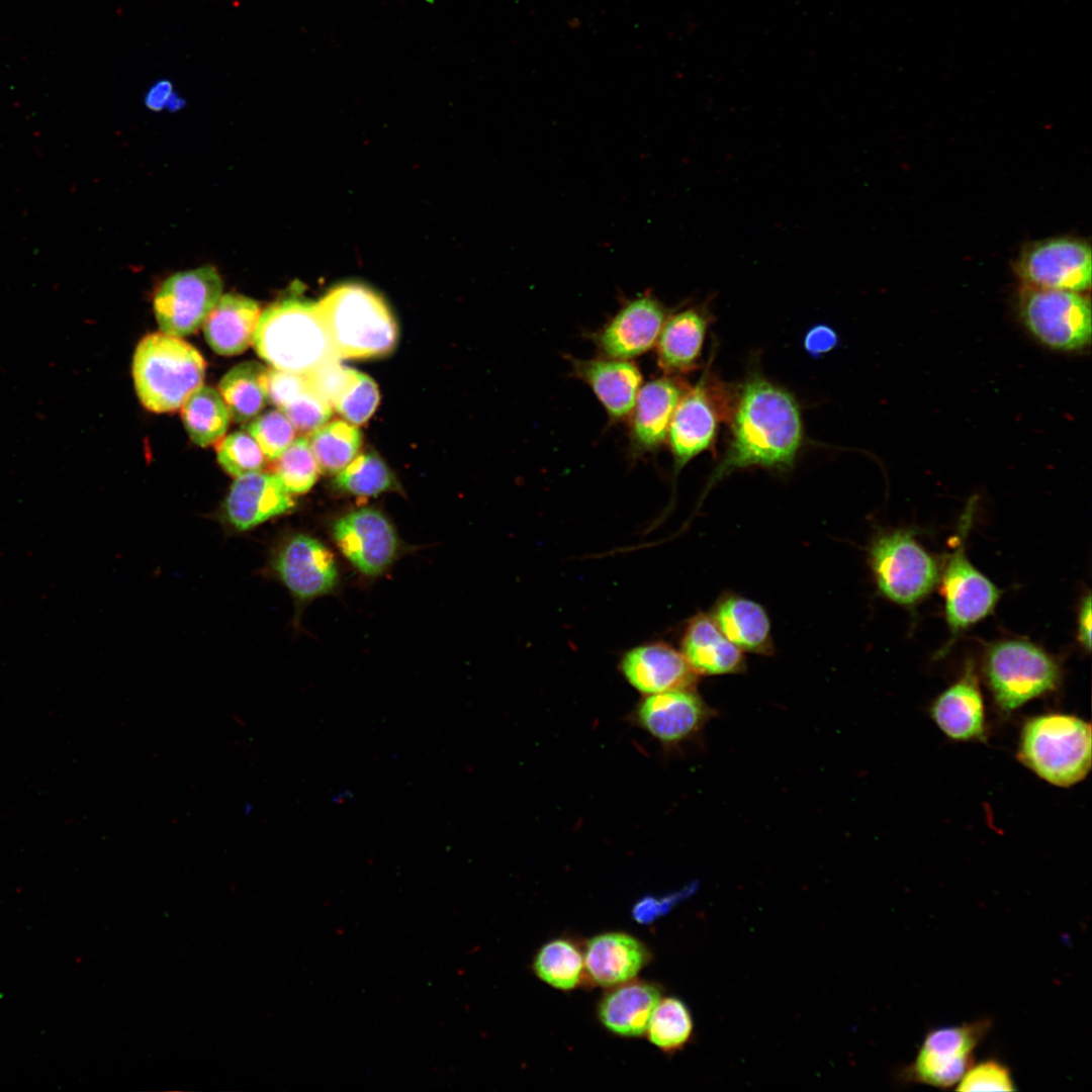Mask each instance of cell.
Masks as SVG:
<instances>
[{"instance_id":"6da1fadb","label":"cell","mask_w":1092,"mask_h":1092,"mask_svg":"<svg viewBox=\"0 0 1092 1092\" xmlns=\"http://www.w3.org/2000/svg\"><path fill=\"white\" fill-rule=\"evenodd\" d=\"M802 440L800 410L792 394L765 379L754 377L741 390L730 445L712 474L709 486L740 468H790Z\"/></svg>"},{"instance_id":"7a4b0ae2","label":"cell","mask_w":1092,"mask_h":1092,"mask_svg":"<svg viewBox=\"0 0 1092 1092\" xmlns=\"http://www.w3.org/2000/svg\"><path fill=\"white\" fill-rule=\"evenodd\" d=\"M254 346L273 368L308 374L338 355L316 303L287 299L272 304L259 318Z\"/></svg>"},{"instance_id":"3957f363","label":"cell","mask_w":1092,"mask_h":1092,"mask_svg":"<svg viewBox=\"0 0 1092 1092\" xmlns=\"http://www.w3.org/2000/svg\"><path fill=\"white\" fill-rule=\"evenodd\" d=\"M316 305L338 357H376L394 348L395 321L383 299L366 286L339 285Z\"/></svg>"},{"instance_id":"277c9868","label":"cell","mask_w":1092,"mask_h":1092,"mask_svg":"<svg viewBox=\"0 0 1092 1092\" xmlns=\"http://www.w3.org/2000/svg\"><path fill=\"white\" fill-rule=\"evenodd\" d=\"M205 361L179 337L164 333L146 336L132 360V376L141 402L151 412H173L203 382Z\"/></svg>"},{"instance_id":"5b68a950","label":"cell","mask_w":1092,"mask_h":1092,"mask_svg":"<svg viewBox=\"0 0 1092 1092\" xmlns=\"http://www.w3.org/2000/svg\"><path fill=\"white\" fill-rule=\"evenodd\" d=\"M1017 757L1045 782L1073 786L1091 768V725L1060 713L1028 719L1020 732Z\"/></svg>"},{"instance_id":"8992f818","label":"cell","mask_w":1092,"mask_h":1092,"mask_svg":"<svg viewBox=\"0 0 1092 1092\" xmlns=\"http://www.w3.org/2000/svg\"><path fill=\"white\" fill-rule=\"evenodd\" d=\"M983 672L997 707L1011 712L1056 690L1062 679L1058 660L1024 639H1004L989 645Z\"/></svg>"},{"instance_id":"52a82bcc","label":"cell","mask_w":1092,"mask_h":1092,"mask_svg":"<svg viewBox=\"0 0 1092 1092\" xmlns=\"http://www.w3.org/2000/svg\"><path fill=\"white\" fill-rule=\"evenodd\" d=\"M869 560L880 593L900 606L917 605L939 582L938 560L915 539L912 530L899 529L878 536L870 548Z\"/></svg>"},{"instance_id":"ba28073f","label":"cell","mask_w":1092,"mask_h":1092,"mask_svg":"<svg viewBox=\"0 0 1092 1092\" xmlns=\"http://www.w3.org/2000/svg\"><path fill=\"white\" fill-rule=\"evenodd\" d=\"M976 496L971 497L961 517L958 543L941 567L939 581L950 639L991 615L1002 590L983 574L968 558L966 540L975 513Z\"/></svg>"},{"instance_id":"9c48e42d","label":"cell","mask_w":1092,"mask_h":1092,"mask_svg":"<svg viewBox=\"0 0 1092 1092\" xmlns=\"http://www.w3.org/2000/svg\"><path fill=\"white\" fill-rule=\"evenodd\" d=\"M1019 314L1030 334L1059 351L1084 348L1091 340V305L1080 292L1023 286Z\"/></svg>"},{"instance_id":"30bf717a","label":"cell","mask_w":1092,"mask_h":1092,"mask_svg":"<svg viewBox=\"0 0 1092 1092\" xmlns=\"http://www.w3.org/2000/svg\"><path fill=\"white\" fill-rule=\"evenodd\" d=\"M992 1026L988 1018L930 1029L902 1073L906 1082L936 1088L958 1084L973 1063V1054Z\"/></svg>"},{"instance_id":"8fae6325","label":"cell","mask_w":1092,"mask_h":1092,"mask_svg":"<svg viewBox=\"0 0 1092 1092\" xmlns=\"http://www.w3.org/2000/svg\"><path fill=\"white\" fill-rule=\"evenodd\" d=\"M1024 286L1081 292L1091 283V249L1074 237L1026 245L1014 264Z\"/></svg>"},{"instance_id":"7c38bea8","label":"cell","mask_w":1092,"mask_h":1092,"mask_svg":"<svg viewBox=\"0 0 1092 1092\" xmlns=\"http://www.w3.org/2000/svg\"><path fill=\"white\" fill-rule=\"evenodd\" d=\"M221 292L222 280L211 266L172 275L154 298L160 330L179 338L192 334L204 324Z\"/></svg>"},{"instance_id":"4fadbf2b","label":"cell","mask_w":1092,"mask_h":1092,"mask_svg":"<svg viewBox=\"0 0 1092 1092\" xmlns=\"http://www.w3.org/2000/svg\"><path fill=\"white\" fill-rule=\"evenodd\" d=\"M271 566L286 588L299 601L331 592L338 581L333 553L317 539L295 534L281 543Z\"/></svg>"},{"instance_id":"5bb4252c","label":"cell","mask_w":1092,"mask_h":1092,"mask_svg":"<svg viewBox=\"0 0 1092 1092\" xmlns=\"http://www.w3.org/2000/svg\"><path fill=\"white\" fill-rule=\"evenodd\" d=\"M333 535L342 553L365 575L382 573L397 552L394 528L381 512L372 508L341 517L334 524Z\"/></svg>"},{"instance_id":"9a60e30c","label":"cell","mask_w":1092,"mask_h":1092,"mask_svg":"<svg viewBox=\"0 0 1092 1092\" xmlns=\"http://www.w3.org/2000/svg\"><path fill=\"white\" fill-rule=\"evenodd\" d=\"M666 315L663 304L644 293L627 300L594 340L604 357L631 360L656 344Z\"/></svg>"},{"instance_id":"2e32d148","label":"cell","mask_w":1092,"mask_h":1092,"mask_svg":"<svg viewBox=\"0 0 1092 1092\" xmlns=\"http://www.w3.org/2000/svg\"><path fill=\"white\" fill-rule=\"evenodd\" d=\"M710 717L711 709L694 689L645 695L631 714L636 726L664 745L687 740Z\"/></svg>"},{"instance_id":"e0dca14e","label":"cell","mask_w":1092,"mask_h":1092,"mask_svg":"<svg viewBox=\"0 0 1092 1092\" xmlns=\"http://www.w3.org/2000/svg\"><path fill=\"white\" fill-rule=\"evenodd\" d=\"M294 503L276 474L252 472L239 476L222 504L221 519L238 532L249 531L283 515Z\"/></svg>"},{"instance_id":"ac0fdd59","label":"cell","mask_w":1092,"mask_h":1092,"mask_svg":"<svg viewBox=\"0 0 1092 1092\" xmlns=\"http://www.w3.org/2000/svg\"><path fill=\"white\" fill-rule=\"evenodd\" d=\"M718 421L717 408L703 376L697 385L684 392L669 423L667 435L676 472L711 446Z\"/></svg>"},{"instance_id":"d6986e66","label":"cell","mask_w":1092,"mask_h":1092,"mask_svg":"<svg viewBox=\"0 0 1092 1092\" xmlns=\"http://www.w3.org/2000/svg\"><path fill=\"white\" fill-rule=\"evenodd\" d=\"M620 667L626 680L643 695L694 689L698 679L682 653L662 642L629 650Z\"/></svg>"},{"instance_id":"ffe728a7","label":"cell","mask_w":1092,"mask_h":1092,"mask_svg":"<svg viewBox=\"0 0 1092 1092\" xmlns=\"http://www.w3.org/2000/svg\"><path fill=\"white\" fill-rule=\"evenodd\" d=\"M573 372L593 390L609 418H629L642 386V374L630 360L602 357L572 360Z\"/></svg>"},{"instance_id":"44dd1931","label":"cell","mask_w":1092,"mask_h":1092,"mask_svg":"<svg viewBox=\"0 0 1092 1092\" xmlns=\"http://www.w3.org/2000/svg\"><path fill=\"white\" fill-rule=\"evenodd\" d=\"M930 715L949 738L982 740L986 736L985 709L978 676L972 661L961 677L932 703Z\"/></svg>"},{"instance_id":"7402d4cb","label":"cell","mask_w":1092,"mask_h":1092,"mask_svg":"<svg viewBox=\"0 0 1092 1092\" xmlns=\"http://www.w3.org/2000/svg\"><path fill=\"white\" fill-rule=\"evenodd\" d=\"M684 392L681 383L669 376L642 384L629 416L630 444L635 453L653 452L662 444Z\"/></svg>"},{"instance_id":"603a6c76","label":"cell","mask_w":1092,"mask_h":1092,"mask_svg":"<svg viewBox=\"0 0 1092 1092\" xmlns=\"http://www.w3.org/2000/svg\"><path fill=\"white\" fill-rule=\"evenodd\" d=\"M649 959L647 947L624 932H605L590 938L583 958L589 977L603 987L633 980Z\"/></svg>"},{"instance_id":"cb8c5ba5","label":"cell","mask_w":1092,"mask_h":1092,"mask_svg":"<svg viewBox=\"0 0 1092 1092\" xmlns=\"http://www.w3.org/2000/svg\"><path fill=\"white\" fill-rule=\"evenodd\" d=\"M261 315L259 304L241 294L221 295L204 322V336L219 355L244 352L252 343Z\"/></svg>"},{"instance_id":"d4e9b609","label":"cell","mask_w":1092,"mask_h":1092,"mask_svg":"<svg viewBox=\"0 0 1092 1092\" xmlns=\"http://www.w3.org/2000/svg\"><path fill=\"white\" fill-rule=\"evenodd\" d=\"M681 653L697 674H728L744 669L742 651L727 639L712 617L704 614L689 623Z\"/></svg>"},{"instance_id":"484cf974","label":"cell","mask_w":1092,"mask_h":1092,"mask_svg":"<svg viewBox=\"0 0 1092 1092\" xmlns=\"http://www.w3.org/2000/svg\"><path fill=\"white\" fill-rule=\"evenodd\" d=\"M660 999V989L654 984L631 980L613 987L602 998L599 1018L615 1034L640 1036Z\"/></svg>"},{"instance_id":"4316f807","label":"cell","mask_w":1092,"mask_h":1092,"mask_svg":"<svg viewBox=\"0 0 1092 1092\" xmlns=\"http://www.w3.org/2000/svg\"><path fill=\"white\" fill-rule=\"evenodd\" d=\"M707 325L706 313L696 307L666 317L656 342L658 365L665 373H682L696 368Z\"/></svg>"},{"instance_id":"83f0119b","label":"cell","mask_w":1092,"mask_h":1092,"mask_svg":"<svg viewBox=\"0 0 1092 1092\" xmlns=\"http://www.w3.org/2000/svg\"><path fill=\"white\" fill-rule=\"evenodd\" d=\"M713 620L722 633L741 651L770 654V623L757 603L738 596H727L717 604Z\"/></svg>"},{"instance_id":"f1b7e54d","label":"cell","mask_w":1092,"mask_h":1092,"mask_svg":"<svg viewBox=\"0 0 1092 1092\" xmlns=\"http://www.w3.org/2000/svg\"><path fill=\"white\" fill-rule=\"evenodd\" d=\"M268 369L255 361L238 364L218 384L230 416L238 423L254 420L267 400Z\"/></svg>"},{"instance_id":"f546056e","label":"cell","mask_w":1092,"mask_h":1092,"mask_svg":"<svg viewBox=\"0 0 1092 1092\" xmlns=\"http://www.w3.org/2000/svg\"><path fill=\"white\" fill-rule=\"evenodd\" d=\"M181 416L189 437L201 447L222 438L231 417L220 393L209 386H200L185 400Z\"/></svg>"},{"instance_id":"4dcf8cb0","label":"cell","mask_w":1092,"mask_h":1092,"mask_svg":"<svg viewBox=\"0 0 1092 1092\" xmlns=\"http://www.w3.org/2000/svg\"><path fill=\"white\" fill-rule=\"evenodd\" d=\"M583 968L584 960L580 950L564 938L548 941L534 959L535 974L543 982L560 990L575 988L581 980Z\"/></svg>"},{"instance_id":"1f68e13d","label":"cell","mask_w":1092,"mask_h":1092,"mask_svg":"<svg viewBox=\"0 0 1092 1092\" xmlns=\"http://www.w3.org/2000/svg\"><path fill=\"white\" fill-rule=\"evenodd\" d=\"M308 443L320 469L337 473L356 457L361 435L354 426L336 421L312 432Z\"/></svg>"},{"instance_id":"d6a6232c","label":"cell","mask_w":1092,"mask_h":1092,"mask_svg":"<svg viewBox=\"0 0 1092 1092\" xmlns=\"http://www.w3.org/2000/svg\"><path fill=\"white\" fill-rule=\"evenodd\" d=\"M693 1031L691 1011L685 1002L675 997L659 1000L646 1029L650 1042L668 1053L682 1049Z\"/></svg>"},{"instance_id":"836d02e7","label":"cell","mask_w":1092,"mask_h":1092,"mask_svg":"<svg viewBox=\"0 0 1092 1092\" xmlns=\"http://www.w3.org/2000/svg\"><path fill=\"white\" fill-rule=\"evenodd\" d=\"M393 483L390 470L374 453L354 458L335 479L340 489L361 496L380 494L390 489Z\"/></svg>"},{"instance_id":"e575fe53","label":"cell","mask_w":1092,"mask_h":1092,"mask_svg":"<svg viewBox=\"0 0 1092 1092\" xmlns=\"http://www.w3.org/2000/svg\"><path fill=\"white\" fill-rule=\"evenodd\" d=\"M320 466L309 443L300 438L293 441L277 458L275 474L290 493H303L317 479Z\"/></svg>"},{"instance_id":"d590c367","label":"cell","mask_w":1092,"mask_h":1092,"mask_svg":"<svg viewBox=\"0 0 1092 1092\" xmlns=\"http://www.w3.org/2000/svg\"><path fill=\"white\" fill-rule=\"evenodd\" d=\"M217 460L232 476L259 472L265 465V454L256 440L244 432L233 433L216 445Z\"/></svg>"},{"instance_id":"8d00e7d4","label":"cell","mask_w":1092,"mask_h":1092,"mask_svg":"<svg viewBox=\"0 0 1092 1092\" xmlns=\"http://www.w3.org/2000/svg\"><path fill=\"white\" fill-rule=\"evenodd\" d=\"M294 427L281 411H269L247 426L248 433L256 440L269 459H277L293 442Z\"/></svg>"},{"instance_id":"74e56055","label":"cell","mask_w":1092,"mask_h":1092,"mask_svg":"<svg viewBox=\"0 0 1092 1092\" xmlns=\"http://www.w3.org/2000/svg\"><path fill=\"white\" fill-rule=\"evenodd\" d=\"M378 402L379 391L376 383L369 376L358 372L353 384L334 407L350 423L361 425L373 415Z\"/></svg>"},{"instance_id":"f35d334b","label":"cell","mask_w":1092,"mask_h":1092,"mask_svg":"<svg viewBox=\"0 0 1092 1092\" xmlns=\"http://www.w3.org/2000/svg\"><path fill=\"white\" fill-rule=\"evenodd\" d=\"M960 1091H1016L1011 1070L996 1059L972 1063L958 1082Z\"/></svg>"},{"instance_id":"ab89813d","label":"cell","mask_w":1092,"mask_h":1092,"mask_svg":"<svg viewBox=\"0 0 1092 1092\" xmlns=\"http://www.w3.org/2000/svg\"><path fill=\"white\" fill-rule=\"evenodd\" d=\"M305 375L310 389L334 406L353 384L358 371L343 366L338 360H333Z\"/></svg>"},{"instance_id":"60d3db41","label":"cell","mask_w":1092,"mask_h":1092,"mask_svg":"<svg viewBox=\"0 0 1092 1092\" xmlns=\"http://www.w3.org/2000/svg\"><path fill=\"white\" fill-rule=\"evenodd\" d=\"M290 421L294 429L302 433H312L320 429L332 416L331 405L308 390L291 400L280 410Z\"/></svg>"},{"instance_id":"b9f144b4","label":"cell","mask_w":1092,"mask_h":1092,"mask_svg":"<svg viewBox=\"0 0 1092 1092\" xmlns=\"http://www.w3.org/2000/svg\"><path fill=\"white\" fill-rule=\"evenodd\" d=\"M309 389L306 375L279 370H268V399L280 410Z\"/></svg>"},{"instance_id":"7bdbcfd3","label":"cell","mask_w":1092,"mask_h":1092,"mask_svg":"<svg viewBox=\"0 0 1092 1092\" xmlns=\"http://www.w3.org/2000/svg\"><path fill=\"white\" fill-rule=\"evenodd\" d=\"M695 890V887H688L682 891L669 895L667 897L657 899L655 897H645L637 902L634 906L632 913L633 917L639 923H650L658 916L663 915L671 909L672 905L676 904L681 898L687 897Z\"/></svg>"},{"instance_id":"ee69618b","label":"cell","mask_w":1092,"mask_h":1092,"mask_svg":"<svg viewBox=\"0 0 1092 1092\" xmlns=\"http://www.w3.org/2000/svg\"><path fill=\"white\" fill-rule=\"evenodd\" d=\"M838 343L835 332L825 326L812 328L805 337V348L812 356H819L832 350Z\"/></svg>"},{"instance_id":"f6af8a7d","label":"cell","mask_w":1092,"mask_h":1092,"mask_svg":"<svg viewBox=\"0 0 1092 1092\" xmlns=\"http://www.w3.org/2000/svg\"><path fill=\"white\" fill-rule=\"evenodd\" d=\"M146 105L152 110L159 111L164 107L173 106L177 109L180 99L173 92L171 82L161 80L155 83L146 95Z\"/></svg>"},{"instance_id":"bcb514c9","label":"cell","mask_w":1092,"mask_h":1092,"mask_svg":"<svg viewBox=\"0 0 1092 1092\" xmlns=\"http://www.w3.org/2000/svg\"><path fill=\"white\" fill-rule=\"evenodd\" d=\"M1091 594L1088 592L1081 600L1078 611V641L1087 652L1091 650Z\"/></svg>"}]
</instances>
